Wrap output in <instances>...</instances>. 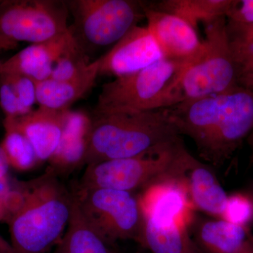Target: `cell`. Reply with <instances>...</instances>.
Returning <instances> with one entry per match:
<instances>
[{
	"label": "cell",
	"instance_id": "obj_1",
	"mask_svg": "<svg viewBox=\"0 0 253 253\" xmlns=\"http://www.w3.org/2000/svg\"><path fill=\"white\" fill-rule=\"evenodd\" d=\"M165 110L178 134L189 137L200 157L216 167L232 157L253 129V91L239 86Z\"/></svg>",
	"mask_w": 253,
	"mask_h": 253
},
{
	"label": "cell",
	"instance_id": "obj_2",
	"mask_svg": "<svg viewBox=\"0 0 253 253\" xmlns=\"http://www.w3.org/2000/svg\"><path fill=\"white\" fill-rule=\"evenodd\" d=\"M3 220L11 244L19 253H47L66 231L72 215L74 194L51 169L7 190Z\"/></svg>",
	"mask_w": 253,
	"mask_h": 253
},
{
	"label": "cell",
	"instance_id": "obj_3",
	"mask_svg": "<svg viewBox=\"0 0 253 253\" xmlns=\"http://www.w3.org/2000/svg\"><path fill=\"white\" fill-rule=\"evenodd\" d=\"M84 166L135 157L181 136L165 109L94 113Z\"/></svg>",
	"mask_w": 253,
	"mask_h": 253
},
{
	"label": "cell",
	"instance_id": "obj_4",
	"mask_svg": "<svg viewBox=\"0 0 253 253\" xmlns=\"http://www.w3.org/2000/svg\"><path fill=\"white\" fill-rule=\"evenodd\" d=\"M192 156L179 137L140 156L86 166L76 189H114L135 194L166 181L185 182Z\"/></svg>",
	"mask_w": 253,
	"mask_h": 253
},
{
	"label": "cell",
	"instance_id": "obj_5",
	"mask_svg": "<svg viewBox=\"0 0 253 253\" xmlns=\"http://www.w3.org/2000/svg\"><path fill=\"white\" fill-rule=\"evenodd\" d=\"M204 25L202 51L173 85L168 96L167 108L183 101L223 92L238 86L226 17L214 18Z\"/></svg>",
	"mask_w": 253,
	"mask_h": 253
},
{
	"label": "cell",
	"instance_id": "obj_6",
	"mask_svg": "<svg viewBox=\"0 0 253 253\" xmlns=\"http://www.w3.org/2000/svg\"><path fill=\"white\" fill-rule=\"evenodd\" d=\"M190 64L162 58L140 71L114 78L103 84L94 113L167 108L169 91Z\"/></svg>",
	"mask_w": 253,
	"mask_h": 253
},
{
	"label": "cell",
	"instance_id": "obj_7",
	"mask_svg": "<svg viewBox=\"0 0 253 253\" xmlns=\"http://www.w3.org/2000/svg\"><path fill=\"white\" fill-rule=\"evenodd\" d=\"M73 23L69 32L81 49L89 51L111 45L139 26L145 18L142 1L69 0L66 1Z\"/></svg>",
	"mask_w": 253,
	"mask_h": 253
},
{
	"label": "cell",
	"instance_id": "obj_8",
	"mask_svg": "<svg viewBox=\"0 0 253 253\" xmlns=\"http://www.w3.org/2000/svg\"><path fill=\"white\" fill-rule=\"evenodd\" d=\"M76 204L91 229L113 246L118 241L139 242L144 222L139 197L119 190L73 191Z\"/></svg>",
	"mask_w": 253,
	"mask_h": 253
},
{
	"label": "cell",
	"instance_id": "obj_9",
	"mask_svg": "<svg viewBox=\"0 0 253 253\" xmlns=\"http://www.w3.org/2000/svg\"><path fill=\"white\" fill-rule=\"evenodd\" d=\"M66 1H0V38L17 44L44 42L69 31Z\"/></svg>",
	"mask_w": 253,
	"mask_h": 253
},
{
	"label": "cell",
	"instance_id": "obj_10",
	"mask_svg": "<svg viewBox=\"0 0 253 253\" xmlns=\"http://www.w3.org/2000/svg\"><path fill=\"white\" fill-rule=\"evenodd\" d=\"M145 18L163 58L186 63L201 54L204 42L191 25L175 15L158 11L143 1Z\"/></svg>",
	"mask_w": 253,
	"mask_h": 253
},
{
	"label": "cell",
	"instance_id": "obj_11",
	"mask_svg": "<svg viewBox=\"0 0 253 253\" xmlns=\"http://www.w3.org/2000/svg\"><path fill=\"white\" fill-rule=\"evenodd\" d=\"M162 58V53L148 28L137 26L99 58V76L122 77L140 71Z\"/></svg>",
	"mask_w": 253,
	"mask_h": 253
},
{
	"label": "cell",
	"instance_id": "obj_12",
	"mask_svg": "<svg viewBox=\"0 0 253 253\" xmlns=\"http://www.w3.org/2000/svg\"><path fill=\"white\" fill-rule=\"evenodd\" d=\"M188 227L202 253H253V234L249 226L191 216Z\"/></svg>",
	"mask_w": 253,
	"mask_h": 253
},
{
	"label": "cell",
	"instance_id": "obj_13",
	"mask_svg": "<svg viewBox=\"0 0 253 253\" xmlns=\"http://www.w3.org/2000/svg\"><path fill=\"white\" fill-rule=\"evenodd\" d=\"M69 110L54 111L39 106L20 117L4 118L3 122L24 134L40 162H48L59 146Z\"/></svg>",
	"mask_w": 253,
	"mask_h": 253
},
{
	"label": "cell",
	"instance_id": "obj_14",
	"mask_svg": "<svg viewBox=\"0 0 253 253\" xmlns=\"http://www.w3.org/2000/svg\"><path fill=\"white\" fill-rule=\"evenodd\" d=\"M73 42L68 31L44 42L31 44L5 61H0V75L18 74L36 83L51 77L55 63Z\"/></svg>",
	"mask_w": 253,
	"mask_h": 253
},
{
	"label": "cell",
	"instance_id": "obj_15",
	"mask_svg": "<svg viewBox=\"0 0 253 253\" xmlns=\"http://www.w3.org/2000/svg\"><path fill=\"white\" fill-rule=\"evenodd\" d=\"M91 126V116L86 113L81 111H68L59 146L48 161V168L59 177L84 166Z\"/></svg>",
	"mask_w": 253,
	"mask_h": 253
},
{
	"label": "cell",
	"instance_id": "obj_16",
	"mask_svg": "<svg viewBox=\"0 0 253 253\" xmlns=\"http://www.w3.org/2000/svg\"><path fill=\"white\" fill-rule=\"evenodd\" d=\"M144 214L139 244L151 253H202L195 243L188 223L158 219Z\"/></svg>",
	"mask_w": 253,
	"mask_h": 253
},
{
	"label": "cell",
	"instance_id": "obj_17",
	"mask_svg": "<svg viewBox=\"0 0 253 253\" xmlns=\"http://www.w3.org/2000/svg\"><path fill=\"white\" fill-rule=\"evenodd\" d=\"M184 180L191 204L212 218L222 219L229 195L211 168L193 156Z\"/></svg>",
	"mask_w": 253,
	"mask_h": 253
},
{
	"label": "cell",
	"instance_id": "obj_18",
	"mask_svg": "<svg viewBox=\"0 0 253 253\" xmlns=\"http://www.w3.org/2000/svg\"><path fill=\"white\" fill-rule=\"evenodd\" d=\"M99 76L98 58L78 78L68 81H57L49 78L45 81L36 82L37 103L46 109L67 111L71 105L91 90Z\"/></svg>",
	"mask_w": 253,
	"mask_h": 253
},
{
	"label": "cell",
	"instance_id": "obj_19",
	"mask_svg": "<svg viewBox=\"0 0 253 253\" xmlns=\"http://www.w3.org/2000/svg\"><path fill=\"white\" fill-rule=\"evenodd\" d=\"M184 181L161 183L143 191L140 200L144 214L158 219L188 223L187 212L191 204Z\"/></svg>",
	"mask_w": 253,
	"mask_h": 253
},
{
	"label": "cell",
	"instance_id": "obj_20",
	"mask_svg": "<svg viewBox=\"0 0 253 253\" xmlns=\"http://www.w3.org/2000/svg\"><path fill=\"white\" fill-rule=\"evenodd\" d=\"M52 253H118L96 234L82 216L76 204L66 231Z\"/></svg>",
	"mask_w": 253,
	"mask_h": 253
},
{
	"label": "cell",
	"instance_id": "obj_21",
	"mask_svg": "<svg viewBox=\"0 0 253 253\" xmlns=\"http://www.w3.org/2000/svg\"><path fill=\"white\" fill-rule=\"evenodd\" d=\"M232 3L233 0H163L148 4L158 11L175 15L196 30L200 23L226 17Z\"/></svg>",
	"mask_w": 253,
	"mask_h": 253
},
{
	"label": "cell",
	"instance_id": "obj_22",
	"mask_svg": "<svg viewBox=\"0 0 253 253\" xmlns=\"http://www.w3.org/2000/svg\"><path fill=\"white\" fill-rule=\"evenodd\" d=\"M5 134L0 143L10 168L28 171L41 164L30 141L23 133L8 123L3 122Z\"/></svg>",
	"mask_w": 253,
	"mask_h": 253
},
{
	"label": "cell",
	"instance_id": "obj_23",
	"mask_svg": "<svg viewBox=\"0 0 253 253\" xmlns=\"http://www.w3.org/2000/svg\"><path fill=\"white\" fill-rule=\"evenodd\" d=\"M92 61L73 39L71 45L55 63L50 78L68 81L78 78L85 72Z\"/></svg>",
	"mask_w": 253,
	"mask_h": 253
},
{
	"label": "cell",
	"instance_id": "obj_24",
	"mask_svg": "<svg viewBox=\"0 0 253 253\" xmlns=\"http://www.w3.org/2000/svg\"><path fill=\"white\" fill-rule=\"evenodd\" d=\"M222 219L244 226L253 223V200L249 193L229 196Z\"/></svg>",
	"mask_w": 253,
	"mask_h": 253
},
{
	"label": "cell",
	"instance_id": "obj_25",
	"mask_svg": "<svg viewBox=\"0 0 253 253\" xmlns=\"http://www.w3.org/2000/svg\"><path fill=\"white\" fill-rule=\"evenodd\" d=\"M226 30L235 63L253 53V25L236 26L226 22Z\"/></svg>",
	"mask_w": 253,
	"mask_h": 253
},
{
	"label": "cell",
	"instance_id": "obj_26",
	"mask_svg": "<svg viewBox=\"0 0 253 253\" xmlns=\"http://www.w3.org/2000/svg\"><path fill=\"white\" fill-rule=\"evenodd\" d=\"M9 82L15 94L28 112L37 103L36 83L31 78L18 74H1Z\"/></svg>",
	"mask_w": 253,
	"mask_h": 253
},
{
	"label": "cell",
	"instance_id": "obj_27",
	"mask_svg": "<svg viewBox=\"0 0 253 253\" xmlns=\"http://www.w3.org/2000/svg\"><path fill=\"white\" fill-rule=\"evenodd\" d=\"M0 108L5 118H18L28 112L15 94L9 82L0 75Z\"/></svg>",
	"mask_w": 253,
	"mask_h": 253
},
{
	"label": "cell",
	"instance_id": "obj_28",
	"mask_svg": "<svg viewBox=\"0 0 253 253\" xmlns=\"http://www.w3.org/2000/svg\"><path fill=\"white\" fill-rule=\"evenodd\" d=\"M226 19L229 24L253 25V0H233Z\"/></svg>",
	"mask_w": 253,
	"mask_h": 253
},
{
	"label": "cell",
	"instance_id": "obj_29",
	"mask_svg": "<svg viewBox=\"0 0 253 253\" xmlns=\"http://www.w3.org/2000/svg\"><path fill=\"white\" fill-rule=\"evenodd\" d=\"M237 85L253 91V53L235 63Z\"/></svg>",
	"mask_w": 253,
	"mask_h": 253
},
{
	"label": "cell",
	"instance_id": "obj_30",
	"mask_svg": "<svg viewBox=\"0 0 253 253\" xmlns=\"http://www.w3.org/2000/svg\"><path fill=\"white\" fill-rule=\"evenodd\" d=\"M9 168V163L0 145V182L6 181Z\"/></svg>",
	"mask_w": 253,
	"mask_h": 253
},
{
	"label": "cell",
	"instance_id": "obj_31",
	"mask_svg": "<svg viewBox=\"0 0 253 253\" xmlns=\"http://www.w3.org/2000/svg\"><path fill=\"white\" fill-rule=\"evenodd\" d=\"M0 253H19L13 248L11 244L5 241L0 236Z\"/></svg>",
	"mask_w": 253,
	"mask_h": 253
},
{
	"label": "cell",
	"instance_id": "obj_32",
	"mask_svg": "<svg viewBox=\"0 0 253 253\" xmlns=\"http://www.w3.org/2000/svg\"><path fill=\"white\" fill-rule=\"evenodd\" d=\"M16 44L15 43L11 42L6 40L0 38V49H11L16 47Z\"/></svg>",
	"mask_w": 253,
	"mask_h": 253
},
{
	"label": "cell",
	"instance_id": "obj_33",
	"mask_svg": "<svg viewBox=\"0 0 253 253\" xmlns=\"http://www.w3.org/2000/svg\"><path fill=\"white\" fill-rule=\"evenodd\" d=\"M246 141H247L248 144H249L251 151H252V154H253V129L251 131V134H249V137L247 138Z\"/></svg>",
	"mask_w": 253,
	"mask_h": 253
},
{
	"label": "cell",
	"instance_id": "obj_34",
	"mask_svg": "<svg viewBox=\"0 0 253 253\" xmlns=\"http://www.w3.org/2000/svg\"><path fill=\"white\" fill-rule=\"evenodd\" d=\"M249 194H250V196L252 197V199L253 200V188L251 190V191H249Z\"/></svg>",
	"mask_w": 253,
	"mask_h": 253
},
{
	"label": "cell",
	"instance_id": "obj_35",
	"mask_svg": "<svg viewBox=\"0 0 253 253\" xmlns=\"http://www.w3.org/2000/svg\"><path fill=\"white\" fill-rule=\"evenodd\" d=\"M251 162H252L253 165V154H252V156H251Z\"/></svg>",
	"mask_w": 253,
	"mask_h": 253
},
{
	"label": "cell",
	"instance_id": "obj_36",
	"mask_svg": "<svg viewBox=\"0 0 253 253\" xmlns=\"http://www.w3.org/2000/svg\"><path fill=\"white\" fill-rule=\"evenodd\" d=\"M0 111H1V108H0Z\"/></svg>",
	"mask_w": 253,
	"mask_h": 253
},
{
	"label": "cell",
	"instance_id": "obj_37",
	"mask_svg": "<svg viewBox=\"0 0 253 253\" xmlns=\"http://www.w3.org/2000/svg\"></svg>",
	"mask_w": 253,
	"mask_h": 253
}]
</instances>
